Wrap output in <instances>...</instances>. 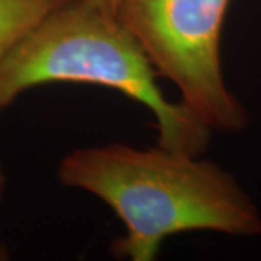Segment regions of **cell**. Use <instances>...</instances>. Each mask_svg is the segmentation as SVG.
Instances as JSON below:
<instances>
[{"label": "cell", "mask_w": 261, "mask_h": 261, "mask_svg": "<svg viewBox=\"0 0 261 261\" xmlns=\"http://www.w3.org/2000/svg\"><path fill=\"white\" fill-rule=\"evenodd\" d=\"M6 189H8V176H6V171L0 163V205L5 199V193H6Z\"/></svg>", "instance_id": "6"}, {"label": "cell", "mask_w": 261, "mask_h": 261, "mask_svg": "<svg viewBox=\"0 0 261 261\" xmlns=\"http://www.w3.org/2000/svg\"><path fill=\"white\" fill-rule=\"evenodd\" d=\"M202 155L122 142L80 147L57 167L65 187L84 190L112 209L123 225L113 255L152 261L164 240L209 231L261 235V212L229 171Z\"/></svg>", "instance_id": "1"}, {"label": "cell", "mask_w": 261, "mask_h": 261, "mask_svg": "<svg viewBox=\"0 0 261 261\" xmlns=\"http://www.w3.org/2000/svg\"><path fill=\"white\" fill-rule=\"evenodd\" d=\"M157 75L140 42L119 19L86 0H73L0 61V115L37 86L97 84L147 108L155 119L159 145L202 155L212 130L185 103L168 100Z\"/></svg>", "instance_id": "2"}, {"label": "cell", "mask_w": 261, "mask_h": 261, "mask_svg": "<svg viewBox=\"0 0 261 261\" xmlns=\"http://www.w3.org/2000/svg\"><path fill=\"white\" fill-rule=\"evenodd\" d=\"M231 0H122L118 19L140 42L180 102L215 132L248 123L244 103L226 86L221 38Z\"/></svg>", "instance_id": "3"}, {"label": "cell", "mask_w": 261, "mask_h": 261, "mask_svg": "<svg viewBox=\"0 0 261 261\" xmlns=\"http://www.w3.org/2000/svg\"><path fill=\"white\" fill-rule=\"evenodd\" d=\"M86 2H89L99 10H102L103 13L118 18V9L122 0H86Z\"/></svg>", "instance_id": "5"}, {"label": "cell", "mask_w": 261, "mask_h": 261, "mask_svg": "<svg viewBox=\"0 0 261 261\" xmlns=\"http://www.w3.org/2000/svg\"><path fill=\"white\" fill-rule=\"evenodd\" d=\"M70 2L73 0H0V61Z\"/></svg>", "instance_id": "4"}]
</instances>
